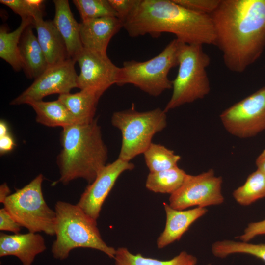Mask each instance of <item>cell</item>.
Masks as SVG:
<instances>
[{
  "label": "cell",
  "mask_w": 265,
  "mask_h": 265,
  "mask_svg": "<svg viewBox=\"0 0 265 265\" xmlns=\"http://www.w3.org/2000/svg\"><path fill=\"white\" fill-rule=\"evenodd\" d=\"M210 16L225 67L243 72L265 48V0H220Z\"/></svg>",
  "instance_id": "obj_1"
},
{
  "label": "cell",
  "mask_w": 265,
  "mask_h": 265,
  "mask_svg": "<svg viewBox=\"0 0 265 265\" xmlns=\"http://www.w3.org/2000/svg\"><path fill=\"white\" fill-rule=\"evenodd\" d=\"M123 27L131 37L148 34L158 38L162 33H169L186 44L215 43L211 16L191 11L174 0H140Z\"/></svg>",
  "instance_id": "obj_2"
},
{
  "label": "cell",
  "mask_w": 265,
  "mask_h": 265,
  "mask_svg": "<svg viewBox=\"0 0 265 265\" xmlns=\"http://www.w3.org/2000/svg\"><path fill=\"white\" fill-rule=\"evenodd\" d=\"M62 128V149L56 160L60 173L58 182L66 185L81 178L90 184L107 164L108 159L107 148L97 120Z\"/></svg>",
  "instance_id": "obj_3"
},
{
  "label": "cell",
  "mask_w": 265,
  "mask_h": 265,
  "mask_svg": "<svg viewBox=\"0 0 265 265\" xmlns=\"http://www.w3.org/2000/svg\"><path fill=\"white\" fill-rule=\"evenodd\" d=\"M54 211L56 238L51 251L55 259L65 260L73 249L78 248L98 250L114 259L116 250L103 240L97 220L88 215L77 204L58 201Z\"/></svg>",
  "instance_id": "obj_4"
},
{
  "label": "cell",
  "mask_w": 265,
  "mask_h": 265,
  "mask_svg": "<svg viewBox=\"0 0 265 265\" xmlns=\"http://www.w3.org/2000/svg\"><path fill=\"white\" fill-rule=\"evenodd\" d=\"M209 56L203 45L181 42L178 52V70L172 80V94L164 110L202 99L210 91L206 69L210 64Z\"/></svg>",
  "instance_id": "obj_5"
},
{
  "label": "cell",
  "mask_w": 265,
  "mask_h": 265,
  "mask_svg": "<svg viewBox=\"0 0 265 265\" xmlns=\"http://www.w3.org/2000/svg\"><path fill=\"white\" fill-rule=\"evenodd\" d=\"M180 43L173 39L159 54L146 61H124L116 85L132 84L154 97L172 89V80L168 74L172 68L178 66Z\"/></svg>",
  "instance_id": "obj_6"
},
{
  "label": "cell",
  "mask_w": 265,
  "mask_h": 265,
  "mask_svg": "<svg viewBox=\"0 0 265 265\" xmlns=\"http://www.w3.org/2000/svg\"><path fill=\"white\" fill-rule=\"evenodd\" d=\"M112 125L122 134V144L119 159L130 161L143 154L152 143L155 134L166 127V112L157 108L146 111H138L133 107L113 113Z\"/></svg>",
  "instance_id": "obj_7"
},
{
  "label": "cell",
  "mask_w": 265,
  "mask_h": 265,
  "mask_svg": "<svg viewBox=\"0 0 265 265\" xmlns=\"http://www.w3.org/2000/svg\"><path fill=\"white\" fill-rule=\"evenodd\" d=\"M43 175L40 174L21 189L11 194L4 207L22 227L29 232L55 235L56 213L46 202L42 189Z\"/></svg>",
  "instance_id": "obj_8"
},
{
  "label": "cell",
  "mask_w": 265,
  "mask_h": 265,
  "mask_svg": "<svg viewBox=\"0 0 265 265\" xmlns=\"http://www.w3.org/2000/svg\"><path fill=\"white\" fill-rule=\"evenodd\" d=\"M220 119L226 130L240 138L265 130V86L225 109Z\"/></svg>",
  "instance_id": "obj_9"
},
{
  "label": "cell",
  "mask_w": 265,
  "mask_h": 265,
  "mask_svg": "<svg viewBox=\"0 0 265 265\" xmlns=\"http://www.w3.org/2000/svg\"><path fill=\"white\" fill-rule=\"evenodd\" d=\"M222 182V177L216 176L212 169L196 175L187 174L181 187L170 195L169 205L178 210L220 205L224 201Z\"/></svg>",
  "instance_id": "obj_10"
},
{
  "label": "cell",
  "mask_w": 265,
  "mask_h": 265,
  "mask_svg": "<svg viewBox=\"0 0 265 265\" xmlns=\"http://www.w3.org/2000/svg\"><path fill=\"white\" fill-rule=\"evenodd\" d=\"M76 62V60L69 58L49 66L27 89L12 100L10 105L27 104L42 100L51 94L69 93L72 89L78 88Z\"/></svg>",
  "instance_id": "obj_11"
},
{
  "label": "cell",
  "mask_w": 265,
  "mask_h": 265,
  "mask_svg": "<svg viewBox=\"0 0 265 265\" xmlns=\"http://www.w3.org/2000/svg\"><path fill=\"white\" fill-rule=\"evenodd\" d=\"M80 72L78 75V88L92 89L104 93L116 84L120 68L112 63L106 53L84 49L77 57Z\"/></svg>",
  "instance_id": "obj_12"
},
{
  "label": "cell",
  "mask_w": 265,
  "mask_h": 265,
  "mask_svg": "<svg viewBox=\"0 0 265 265\" xmlns=\"http://www.w3.org/2000/svg\"><path fill=\"white\" fill-rule=\"evenodd\" d=\"M134 167L130 161L119 158L106 164L86 187L77 204L88 215L97 220L102 206L118 177L124 172L132 170Z\"/></svg>",
  "instance_id": "obj_13"
},
{
  "label": "cell",
  "mask_w": 265,
  "mask_h": 265,
  "mask_svg": "<svg viewBox=\"0 0 265 265\" xmlns=\"http://www.w3.org/2000/svg\"><path fill=\"white\" fill-rule=\"evenodd\" d=\"M123 27L116 17L88 20L80 23V36L84 49L106 53L111 38Z\"/></svg>",
  "instance_id": "obj_14"
},
{
  "label": "cell",
  "mask_w": 265,
  "mask_h": 265,
  "mask_svg": "<svg viewBox=\"0 0 265 265\" xmlns=\"http://www.w3.org/2000/svg\"><path fill=\"white\" fill-rule=\"evenodd\" d=\"M46 249L45 239L37 233H0V257L16 256L23 265H32L35 257Z\"/></svg>",
  "instance_id": "obj_15"
},
{
  "label": "cell",
  "mask_w": 265,
  "mask_h": 265,
  "mask_svg": "<svg viewBox=\"0 0 265 265\" xmlns=\"http://www.w3.org/2000/svg\"><path fill=\"white\" fill-rule=\"evenodd\" d=\"M163 206L166 213V224L164 230L157 240L159 249L179 240L190 225L208 212L206 208L197 207L187 210H178L165 202L163 203Z\"/></svg>",
  "instance_id": "obj_16"
},
{
  "label": "cell",
  "mask_w": 265,
  "mask_h": 265,
  "mask_svg": "<svg viewBox=\"0 0 265 265\" xmlns=\"http://www.w3.org/2000/svg\"><path fill=\"white\" fill-rule=\"evenodd\" d=\"M53 22L65 44L69 58L76 60L83 49L80 36V23L75 19L67 0H53Z\"/></svg>",
  "instance_id": "obj_17"
},
{
  "label": "cell",
  "mask_w": 265,
  "mask_h": 265,
  "mask_svg": "<svg viewBox=\"0 0 265 265\" xmlns=\"http://www.w3.org/2000/svg\"><path fill=\"white\" fill-rule=\"evenodd\" d=\"M33 26L49 66L69 59L64 42L53 21L40 17L33 20Z\"/></svg>",
  "instance_id": "obj_18"
},
{
  "label": "cell",
  "mask_w": 265,
  "mask_h": 265,
  "mask_svg": "<svg viewBox=\"0 0 265 265\" xmlns=\"http://www.w3.org/2000/svg\"><path fill=\"white\" fill-rule=\"evenodd\" d=\"M33 24L28 26L21 36L20 55L23 70L29 79H36L49 67L46 58L34 34Z\"/></svg>",
  "instance_id": "obj_19"
},
{
  "label": "cell",
  "mask_w": 265,
  "mask_h": 265,
  "mask_svg": "<svg viewBox=\"0 0 265 265\" xmlns=\"http://www.w3.org/2000/svg\"><path fill=\"white\" fill-rule=\"evenodd\" d=\"M103 93L92 89H85L75 93L59 95V100L80 123H88L95 118L97 106Z\"/></svg>",
  "instance_id": "obj_20"
},
{
  "label": "cell",
  "mask_w": 265,
  "mask_h": 265,
  "mask_svg": "<svg viewBox=\"0 0 265 265\" xmlns=\"http://www.w3.org/2000/svg\"><path fill=\"white\" fill-rule=\"evenodd\" d=\"M27 105L35 111L37 122L50 127L62 128L80 123L66 107L58 99L45 102L43 100L32 101Z\"/></svg>",
  "instance_id": "obj_21"
},
{
  "label": "cell",
  "mask_w": 265,
  "mask_h": 265,
  "mask_svg": "<svg viewBox=\"0 0 265 265\" xmlns=\"http://www.w3.org/2000/svg\"><path fill=\"white\" fill-rule=\"evenodd\" d=\"M33 23L32 18H23L19 26L12 32H8L6 26H0V57L11 65L16 71L22 69L19 52L21 36L26 28Z\"/></svg>",
  "instance_id": "obj_22"
},
{
  "label": "cell",
  "mask_w": 265,
  "mask_h": 265,
  "mask_svg": "<svg viewBox=\"0 0 265 265\" xmlns=\"http://www.w3.org/2000/svg\"><path fill=\"white\" fill-rule=\"evenodd\" d=\"M114 259L115 265H196L197 263L195 256L185 251L170 260L163 261L133 254L126 247L118 248Z\"/></svg>",
  "instance_id": "obj_23"
},
{
  "label": "cell",
  "mask_w": 265,
  "mask_h": 265,
  "mask_svg": "<svg viewBox=\"0 0 265 265\" xmlns=\"http://www.w3.org/2000/svg\"><path fill=\"white\" fill-rule=\"evenodd\" d=\"M187 174L178 166L157 172H150L145 186L155 193H168L176 191L182 185Z\"/></svg>",
  "instance_id": "obj_24"
},
{
  "label": "cell",
  "mask_w": 265,
  "mask_h": 265,
  "mask_svg": "<svg viewBox=\"0 0 265 265\" xmlns=\"http://www.w3.org/2000/svg\"><path fill=\"white\" fill-rule=\"evenodd\" d=\"M235 201L242 206H248L265 197V174L257 169L250 174L243 185L233 192Z\"/></svg>",
  "instance_id": "obj_25"
},
{
  "label": "cell",
  "mask_w": 265,
  "mask_h": 265,
  "mask_svg": "<svg viewBox=\"0 0 265 265\" xmlns=\"http://www.w3.org/2000/svg\"><path fill=\"white\" fill-rule=\"evenodd\" d=\"M150 172H157L178 166L180 156L160 144L152 143L143 154Z\"/></svg>",
  "instance_id": "obj_26"
},
{
  "label": "cell",
  "mask_w": 265,
  "mask_h": 265,
  "mask_svg": "<svg viewBox=\"0 0 265 265\" xmlns=\"http://www.w3.org/2000/svg\"><path fill=\"white\" fill-rule=\"evenodd\" d=\"M212 254L224 258L234 254H246L254 256L265 262V244H253L248 242L223 240L214 242L212 245Z\"/></svg>",
  "instance_id": "obj_27"
},
{
  "label": "cell",
  "mask_w": 265,
  "mask_h": 265,
  "mask_svg": "<svg viewBox=\"0 0 265 265\" xmlns=\"http://www.w3.org/2000/svg\"><path fill=\"white\" fill-rule=\"evenodd\" d=\"M82 21L106 17H116L108 0H73Z\"/></svg>",
  "instance_id": "obj_28"
},
{
  "label": "cell",
  "mask_w": 265,
  "mask_h": 265,
  "mask_svg": "<svg viewBox=\"0 0 265 265\" xmlns=\"http://www.w3.org/2000/svg\"><path fill=\"white\" fill-rule=\"evenodd\" d=\"M0 3L10 8L21 19L33 20L43 17L45 1L43 0H0Z\"/></svg>",
  "instance_id": "obj_29"
},
{
  "label": "cell",
  "mask_w": 265,
  "mask_h": 265,
  "mask_svg": "<svg viewBox=\"0 0 265 265\" xmlns=\"http://www.w3.org/2000/svg\"><path fill=\"white\" fill-rule=\"evenodd\" d=\"M180 5L193 12L211 15L218 7L220 0H174Z\"/></svg>",
  "instance_id": "obj_30"
},
{
  "label": "cell",
  "mask_w": 265,
  "mask_h": 265,
  "mask_svg": "<svg viewBox=\"0 0 265 265\" xmlns=\"http://www.w3.org/2000/svg\"><path fill=\"white\" fill-rule=\"evenodd\" d=\"M140 0H108L116 14V17L124 24L132 13Z\"/></svg>",
  "instance_id": "obj_31"
},
{
  "label": "cell",
  "mask_w": 265,
  "mask_h": 265,
  "mask_svg": "<svg viewBox=\"0 0 265 265\" xmlns=\"http://www.w3.org/2000/svg\"><path fill=\"white\" fill-rule=\"evenodd\" d=\"M264 234H265V219L249 223L244 229L243 233L237 238L241 241L248 242L255 237Z\"/></svg>",
  "instance_id": "obj_32"
},
{
  "label": "cell",
  "mask_w": 265,
  "mask_h": 265,
  "mask_svg": "<svg viewBox=\"0 0 265 265\" xmlns=\"http://www.w3.org/2000/svg\"><path fill=\"white\" fill-rule=\"evenodd\" d=\"M21 227L4 207L0 209V230L1 231H9L14 234H18L21 231Z\"/></svg>",
  "instance_id": "obj_33"
},
{
  "label": "cell",
  "mask_w": 265,
  "mask_h": 265,
  "mask_svg": "<svg viewBox=\"0 0 265 265\" xmlns=\"http://www.w3.org/2000/svg\"><path fill=\"white\" fill-rule=\"evenodd\" d=\"M14 145V139L9 134L0 137V153L1 155L11 151Z\"/></svg>",
  "instance_id": "obj_34"
},
{
  "label": "cell",
  "mask_w": 265,
  "mask_h": 265,
  "mask_svg": "<svg viewBox=\"0 0 265 265\" xmlns=\"http://www.w3.org/2000/svg\"><path fill=\"white\" fill-rule=\"evenodd\" d=\"M11 191L6 183L0 186V202L3 204L6 198L11 194Z\"/></svg>",
  "instance_id": "obj_35"
},
{
  "label": "cell",
  "mask_w": 265,
  "mask_h": 265,
  "mask_svg": "<svg viewBox=\"0 0 265 265\" xmlns=\"http://www.w3.org/2000/svg\"><path fill=\"white\" fill-rule=\"evenodd\" d=\"M255 163L257 169L265 174V149L258 156Z\"/></svg>",
  "instance_id": "obj_36"
},
{
  "label": "cell",
  "mask_w": 265,
  "mask_h": 265,
  "mask_svg": "<svg viewBox=\"0 0 265 265\" xmlns=\"http://www.w3.org/2000/svg\"><path fill=\"white\" fill-rule=\"evenodd\" d=\"M9 134L7 124L3 120L0 122V137L5 136Z\"/></svg>",
  "instance_id": "obj_37"
}]
</instances>
